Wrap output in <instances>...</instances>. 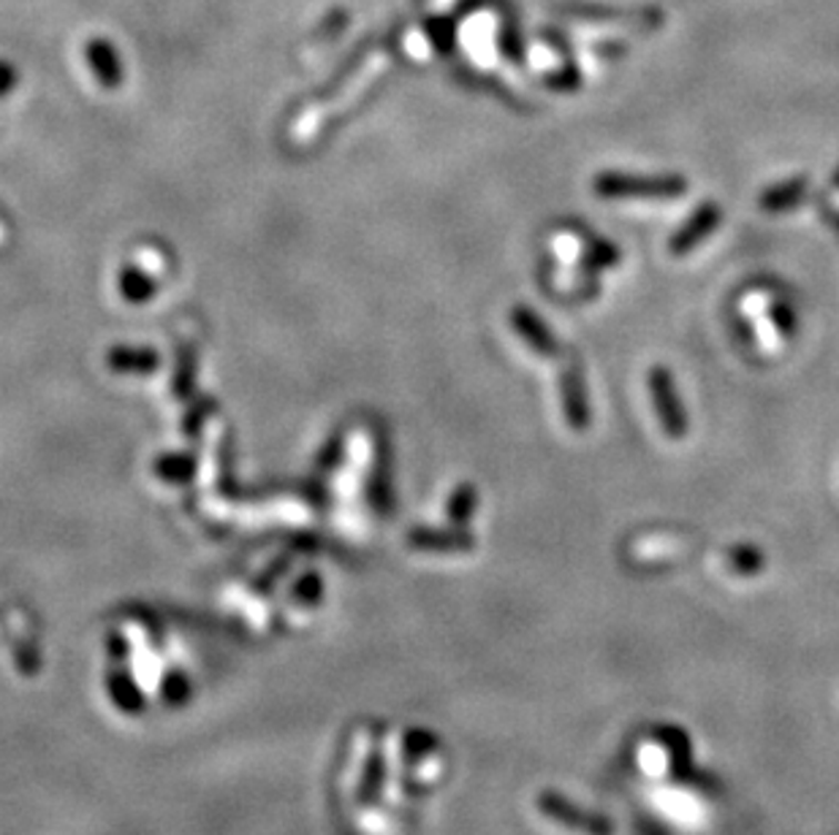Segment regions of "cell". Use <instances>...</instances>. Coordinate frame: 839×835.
<instances>
[{
	"mask_svg": "<svg viewBox=\"0 0 839 835\" xmlns=\"http://www.w3.org/2000/svg\"><path fill=\"white\" fill-rule=\"evenodd\" d=\"M595 193L600 198H677L687 191L685 176L679 174H623L604 172L595 176Z\"/></svg>",
	"mask_w": 839,
	"mask_h": 835,
	"instance_id": "6da1fadb",
	"label": "cell"
},
{
	"mask_svg": "<svg viewBox=\"0 0 839 835\" xmlns=\"http://www.w3.org/2000/svg\"><path fill=\"white\" fill-rule=\"evenodd\" d=\"M647 383H649V394H653V401H655V410H658V418H660L663 429H666V435L671 437V440H683L687 431V416H685L683 399H679L674 375L658 364V367L649 369Z\"/></svg>",
	"mask_w": 839,
	"mask_h": 835,
	"instance_id": "7a4b0ae2",
	"label": "cell"
},
{
	"mask_svg": "<svg viewBox=\"0 0 839 835\" xmlns=\"http://www.w3.org/2000/svg\"><path fill=\"white\" fill-rule=\"evenodd\" d=\"M720 221H722V210L715 204V201H707V204L698 206V210L690 215V221H687L683 228L671 236L668 250H671L674 255L690 253L693 247H698L709 234H712L717 225H720Z\"/></svg>",
	"mask_w": 839,
	"mask_h": 835,
	"instance_id": "3957f363",
	"label": "cell"
},
{
	"mask_svg": "<svg viewBox=\"0 0 839 835\" xmlns=\"http://www.w3.org/2000/svg\"><path fill=\"white\" fill-rule=\"evenodd\" d=\"M559 388H563V410H565V420L574 426L576 431L589 429V420H593V413H589V399H587V386L585 377H582L579 367H568L563 371V380H559Z\"/></svg>",
	"mask_w": 839,
	"mask_h": 835,
	"instance_id": "277c9868",
	"label": "cell"
},
{
	"mask_svg": "<svg viewBox=\"0 0 839 835\" xmlns=\"http://www.w3.org/2000/svg\"><path fill=\"white\" fill-rule=\"evenodd\" d=\"M514 326H516V332H519L522 337L530 343L533 350L540 353V356H559L557 339L552 337V332L546 328V323L540 320L538 315H533L530 309L516 307L514 309Z\"/></svg>",
	"mask_w": 839,
	"mask_h": 835,
	"instance_id": "5b68a950",
	"label": "cell"
},
{
	"mask_svg": "<svg viewBox=\"0 0 839 835\" xmlns=\"http://www.w3.org/2000/svg\"><path fill=\"white\" fill-rule=\"evenodd\" d=\"M807 193V180L805 176H796V180L780 182V185L769 187V191L761 196V210L766 212H786L793 210Z\"/></svg>",
	"mask_w": 839,
	"mask_h": 835,
	"instance_id": "8992f818",
	"label": "cell"
},
{
	"mask_svg": "<svg viewBox=\"0 0 839 835\" xmlns=\"http://www.w3.org/2000/svg\"><path fill=\"white\" fill-rule=\"evenodd\" d=\"M769 315H771V323H775L777 332H780L782 337H793V334H796V313L788 302L771 304Z\"/></svg>",
	"mask_w": 839,
	"mask_h": 835,
	"instance_id": "52a82bcc",
	"label": "cell"
},
{
	"mask_svg": "<svg viewBox=\"0 0 839 835\" xmlns=\"http://www.w3.org/2000/svg\"><path fill=\"white\" fill-rule=\"evenodd\" d=\"M731 564H734V570L756 572V570H761L764 557H761V551H756V548L741 546V548H734V551H731Z\"/></svg>",
	"mask_w": 839,
	"mask_h": 835,
	"instance_id": "ba28073f",
	"label": "cell"
},
{
	"mask_svg": "<svg viewBox=\"0 0 839 835\" xmlns=\"http://www.w3.org/2000/svg\"><path fill=\"white\" fill-rule=\"evenodd\" d=\"M619 261V250L609 242H595L589 250V264L593 266H614Z\"/></svg>",
	"mask_w": 839,
	"mask_h": 835,
	"instance_id": "9c48e42d",
	"label": "cell"
}]
</instances>
